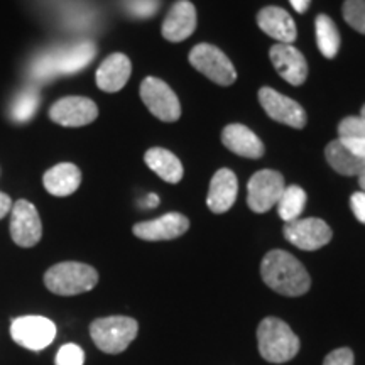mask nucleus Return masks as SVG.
<instances>
[{
  "label": "nucleus",
  "mask_w": 365,
  "mask_h": 365,
  "mask_svg": "<svg viewBox=\"0 0 365 365\" xmlns=\"http://www.w3.org/2000/svg\"><path fill=\"white\" fill-rule=\"evenodd\" d=\"M261 276L271 289L282 296H301L312 286L309 274L294 255L286 250H271L261 264Z\"/></svg>",
  "instance_id": "obj_1"
},
{
  "label": "nucleus",
  "mask_w": 365,
  "mask_h": 365,
  "mask_svg": "<svg viewBox=\"0 0 365 365\" xmlns=\"http://www.w3.org/2000/svg\"><path fill=\"white\" fill-rule=\"evenodd\" d=\"M95 53V44L90 41H81L56 51L41 53L33 61L31 75L39 81H48L56 75H71L88 66Z\"/></svg>",
  "instance_id": "obj_2"
},
{
  "label": "nucleus",
  "mask_w": 365,
  "mask_h": 365,
  "mask_svg": "<svg viewBox=\"0 0 365 365\" xmlns=\"http://www.w3.org/2000/svg\"><path fill=\"white\" fill-rule=\"evenodd\" d=\"M257 344L262 359L271 364H284L299 352V339L279 318H264L257 328Z\"/></svg>",
  "instance_id": "obj_3"
},
{
  "label": "nucleus",
  "mask_w": 365,
  "mask_h": 365,
  "mask_svg": "<svg viewBox=\"0 0 365 365\" xmlns=\"http://www.w3.org/2000/svg\"><path fill=\"white\" fill-rule=\"evenodd\" d=\"M98 282V272L88 264L59 262L44 274V284L59 296H76L88 293Z\"/></svg>",
  "instance_id": "obj_4"
},
{
  "label": "nucleus",
  "mask_w": 365,
  "mask_h": 365,
  "mask_svg": "<svg viewBox=\"0 0 365 365\" xmlns=\"http://www.w3.org/2000/svg\"><path fill=\"white\" fill-rule=\"evenodd\" d=\"M139 331V325L129 317H107L95 319L90 335L95 345L105 354H120L129 346Z\"/></svg>",
  "instance_id": "obj_5"
},
{
  "label": "nucleus",
  "mask_w": 365,
  "mask_h": 365,
  "mask_svg": "<svg viewBox=\"0 0 365 365\" xmlns=\"http://www.w3.org/2000/svg\"><path fill=\"white\" fill-rule=\"evenodd\" d=\"M190 63L207 78L222 86L232 85L237 80L234 63L217 46L205 43L195 46L190 53Z\"/></svg>",
  "instance_id": "obj_6"
},
{
  "label": "nucleus",
  "mask_w": 365,
  "mask_h": 365,
  "mask_svg": "<svg viewBox=\"0 0 365 365\" xmlns=\"http://www.w3.org/2000/svg\"><path fill=\"white\" fill-rule=\"evenodd\" d=\"M11 336L24 349L39 352L53 344L56 336V325L49 318L39 314L19 317L11 323Z\"/></svg>",
  "instance_id": "obj_7"
},
{
  "label": "nucleus",
  "mask_w": 365,
  "mask_h": 365,
  "mask_svg": "<svg viewBox=\"0 0 365 365\" xmlns=\"http://www.w3.org/2000/svg\"><path fill=\"white\" fill-rule=\"evenodd\" d=\"M140 98L149 112L163 122H176L181 117V103L166 81L148 76L140 83Z\"/></svg>",
  "instance_id": "obj_8"
},
{
  "label": "nucleus",
  "mask_w": 365,
  "mask_h": 365,
  "mask_svg": "<svg viewBox=\"0 0 365 365\" xmlns=\"http://www.w3.org/2000/svg\"><path fill=\"white\" fill-rule=\"evenodd\" d=\"M286 188L284 178L281 173L262 170L249 180L247 205L255 213H266L279 202L282 191Z\"/></svg>",
  "instance_id": "obj_9"
},
{
  "label": "nucleus",
  "mask_w": 365,
  "mask_h": 365,
  "mask_svg": "<svg viewBox=\"0 0 365 365\" xmlns=\"http://www.w3.org/2000/svg\"><path fill=\"white\" fill-rule=\"evenodd\" d=\"M11 235L19 247H34L43 237V223L38 210L27 200H19L12 205Z\"/></svg>",
  "instance_id": "obj_10"
},
{
  "label": "nucleus",
  "mask_w": 365,
  "mask_h": 365,
  "mask_svg": "<svg viewBox=\"0 0 365 365\" xmlns=\"http://www.w3.org/2000/svg\"><path fill=\"white\" fill-rule=\"evenodd\" d=\"M259 100L272 120L293 127V129H303L307 125V112L293 98L286 97L269 86H264L259 90Z\"/></svg>",
  "instance_id": "obj_11"
},
{
  "label": "nucleus",
  "mask_w": 365,
  "mask_h": 365,
  "mask_svg": "<svg viewBox=\"0 0 365 365\" xmlns=\"http://www.w3.org/2000/svg\"><path fill=\"white\" fill-rule=\"evenodd\" d=\"M284 237L301 250H317L331 240V228L322 218H298L286 223Z\"/></svg>",
  "instance_id": "obj_12"
},
{
  "label": "nucleus",
  "mask_w": 365,
  "mask_h": 365,
  "mask_svg": "<svg viewBox=\"0 0 365 365\" xmlns=\"http://www.w3.org/2000/svg\"><path fill=\"white\" fill-rule=\"evenodd\" d=\"M49 117L65 127L88 125L98 117V107L86 97H65L49 108Z\"/></svg>",
  "instance_id": "obj_13"
},
{
  "label": "nucleus",
  "mask_w": 365,
  "mask_h": 365,
  "mask_svg": "<svg viewBox=\"0 0 365 365\" xmlns=\"http://www.w3.org/2000/svg\"><path fill=\"white\" fill-rule=\"evenodd\" d=\"M190 228V220L181 213H166V215L154 218L149 222L135 223L132 232L139 239L148 242H159V240H173L186 234Z\"/></svg>",
  "instance_id": "obj_14"
},
{
  "label": "nucleus",
  "mask_w": 365,
  "mask_h": 365,
  "mask_svg": "<svg viewBox=\"0 0 365 365\" xmlns=\"http://www.w3.org/2000/svg\"><path fill=\"white\" fill-rule=\"evenodd\" d=\"M271 61L276 71L287 83L299 86L307 81L308 65L307 59L293 44H274L271 48Z\"/></svg>",
  "instance_id": "obj_15"
},
{
  "label": "nucleus",
  "mask_w": 365,
  "mask_h": 365,
  "mask_svg": "<svg viewBox=\"0 0 365 365\" xmlns=\"http://www.w3.org/2000/svg\"><path fill=\"white\" fill-rule=\"evenodd\" d=\"M196 29V9L190 0H178L163 22V38L171 43L188 39Z\"/></svg>",
  "instance_id": "obj_16"
},
{
  "label": "nucleus",
  "mask_w": 365,
  "mask_h": 365,
  "mask_svg": "<svg viewBox=\"0 0 365 365\" xmlns=\"http://www.w3.org/2000/svg\"><path fill=\"white\" fill-rule=\"evenodd\" d=\"M239 191V181L234 171L218 170L210 182V190L207 196V205L213 213H225L234 207Z\"/></svg>",
  "instance_id": "obj_17"
},
{
  "label": "nucleus",
  "mask_w": 365,
  "mask_h": 365,
  "mask_svg": "<svg viewBox=\"0 0 365 365\" xmlns=\"http://www.w3.org/2000/svg\"><path fill=\"white\" fill-rule=\"evenodd\" d=\"M257 24L269 38L281 44H293L296 41V26L293 17L281 7H264L257 14Z\"/></svg>",
  "instance_id": "obj_18"
},
{
  "label": "nucleus",
  "mask_w": 365,
  "mask_h": 365,
  "mask_svg": "<svg viewBox=\"0 0 365 365\" xmlns=\"http://www.w3.org/2000/svg\"><path fill=\"white\" fill-rule=\"evenodd\" d=\"M132 65L130 59L122 53H113L107 59H103L102 65L97 70V85L100 90L107 93H115L122 90L130 78Z\"/></svg>",
  "instance_id": "obj_19"
},
{
  "label": "nucleus",
  "mask_w": 365,
  "mask_h": 365,
  "mask_svg": "<svg viewBox=\"0 0 365 365\" xmlns=\"http://www.w3.org/2000/svg\"><path fill=\"white\" fill-rule=\"evenodd\" d=\"M222 143L237 156L257 159L262 158L264 144L252 130L242 124H230L222 132Z\"/></svg>",
  "instance_id": "obj_20"
},
{
  "label": "nucleus",
  "mask_w": 365,
  "mask_h": 365,
  "mask_svg": "<svg viewBox=\"0 0 365 365\" xmlns=\"http://www.w3.org/2000/svg\"><path fill=\"white\" fill-rule=\"evenodd\" d=\"M44 188L53 196H70L80 188L81 185V171L76 164L61 163L46 171L43 178Z\"/></svg>",
  "instance_id": "obj_21"
},
{
  "label": "nucleus",
  "mask_w": 365,
  "mask_h": 365,
  "mask_svg": "<svg viewBox=\"0 0 365 365\" xmlns=\"http://www.w3.org/2000/svg\"><path fill=\"white\" fill-rule=\"evenodd\" d=\"M327 161L339 175L362 176L365 175V156H359L349 150L339 139L331 140L325 149Z\"/></svg>",
  "instance_id": "obj_22"
},
{
  "label": "nucleus",
  "mask_w": 365,
  "mask_h": 365,
  "mask_svg": "<svg viewBox=\"0 0 365 365\" xmlns=\"http://www.w3.org/2000/svg\"><path fill=\"white\" fill-rule=\"evenodd\" d=\"M145 164L149 166L150 171H154L156 175L171 185L181 181L182 178V164L180 158H176L171 150L164 148H153L145 153L144 156Z\"/></svg>",
  "instance_id": "obj_23"
},
{
  "label": "nucleus",
  "mask_w": 365,
  "mask_h": 365,
  "mask_svg": "<svg viewBox=\"0 0 365 365\" xmlns=\"http://www.w3.org/2000/svg\"><path fill=\"white\" fill-rule=\"evenodd\" d=\"M339 140L354 154L365 156V118L346 117L339 125Z\"/></svg>",
  "instance_id": "obj_24"
},
{
  "label": "nucleus",
  "mask_w": 365,
  "mask_h": 365,
  "mask_svg": "<svg viewBox=\"0 0 365 365\" xmlns=\"http://www.w3.org/2000/svg\"><path fill=\"white\" fill-rule=\"evenodd\" d=\"M314 31H317V43L318 49L328 59L335 58L340 49V33L336 29L335 22L325 14H319L314 21Z\"/></svg>",
  "instance_id": "obj_25"
},
{
  "label": "nucleus",
  "mask_w": 365,
  "mask_h": 365,
  "mask_svg": "<svg viewBox=\"0 0 365 365\" xmlns=\"http://www.w3.org/2000/svg\"><path fill=\"white\" fill-rule=\"evenodd\" d=\"M304 205H307V191L299 186H286L277 202V212L282 220L289 223L301 218Z\"/></svg>",
  "instance_id": "obj_26"
},
{
  "label": "nucleus",
  "mask_w": 365,
  "mask_h": 365,
  "mask_svg": "<svg viewBox=\"0 0 365 365\" xmlns=\"http://www.w3.org/2000/svg\"><path fill=\"white\" fill-rule=\"evenodd\" d=\"M39 107V93L34 88H26L17 95L12 103V118L16 122H27L33 118V115Z\"/></svg>",
  "instance_id": "obj_27"
},
{
  "label": "nucleus",
  "mask_w": 365,
  "mask_h": 365,
  "mask_svg": "<svg viewBox=\"0 0 365 365\" xmlns=\"http://www.w3.org/2000/svg\"><path fill=\"white\" fill-rule=\"evenodd\" d=\"M344 19L360 34H365V0H345Z\"/></svg>",
  "instance_id": "obj_28"
},
{
  "label": "nucleus",
  "mask_w": 365,
  "mask_h": 365,
  "mask_svg": "<svg viewBox=\"0 0 365 365\" xmlns=\"http://www.w3.org/2000/svg\"><path fill=\"white\" fill-rule=\"evenodd\" d=\"M56 365H83L85 364V352L81 346L76 344H66L58 350L56 359H54Z\"/></svg>",
  "instance_id": "obj_29"
},
{
  "label": "nucleus",
  "mask_w": 365,
  "mask_h": 365,
  "mask_svg": "<svg viewBox=\"0 0 365 365\" xmlns=\"http://www.w3.org/2000/svg\"><path fill=\"white\" fill-rule=\"evenodd\" d=\"M125 11L130 16L145 19V17L154 16L159 9V0H124Z\"/></svg>",
  "instance_id": "obj_30"
},
{
  "label": "nucleus",
  "mask_w": 365,
  "mask_h": 365,
  "mask_svg": "<svg viewBox=\"0 0 365 365\" xmlns=\"http://www.w3.org/2000/svg\"><path fill=\"white\" fill-rule=\"evenodd\" d=\"M323 365H354V352L350 349H336L325 357Z\"/></svg>",
  "instance_id": "obj_31"
},
{
  "label": "nucleus",
  "mask_w": 365,
  "mask_h": 365,
  "mask_svg": "<svg viewBox=\"0 0 365 365\" xmlns=\"http://www.w3.org/2000/svg\"><path fill=\"white\" fill-rule=\"evenodd\" d=\"M350 207H352L355 218L365 225V193L364 191H357V193L352 195V198H350Z\"/></svg>",
  "instance_id": "obj_32"
},
{
  "label": "nucleus",
  "mask_w": 365,
  "mask_h": 365,
  "mask_svg": "<svg viewBox=\"0 0 365 365\" xmlns=\"http://www.w3.org/2000/svg\"><path fill=\"white\" fill-rule=\"evenodd\" d=\"M12 210V200L6 193H0V218H4Z\"/></svg>",
  "instance_id": "obj_33"
},
{
  "label": "nucleus",
  "mask_w": 365,
  "mask_h": 365,
  "mask_svg": "<svg viewBox=\"0 0 365 365\" xmlns=\"http://www.w3.org/2000/svg\"><path fill=\"white\" fill-rule=\"evenodd\" d=\"M289 2H291V6H293V9H294L296 12L303 14V12L308 11V7H309V4H312V0H289Z\"/></svg>",
  "instance_id": "obj_34"
},
{
  "label": "nucleus",
  "mask_w": 365,
  "mask_h": 365,
  "mask_svg": "<svg viewBox=\"0 0 365 365\" xmlns=\"http://www.w3.org/2000/svg\"><path fill=\"white\" fill-rule=\"evenodd\" d=\"M158 203H159L158 196H156V195H149V196H148V202H145V207H149V208L158 207Z\"/></svg>",
  "instance_id": "obj_35"
},
{
  "label": "nucleus",
  "mask_w": 365,
  "mask_h": 365,
  "mask_svg": "<svg viewBox=\"0 0 365 365\" xmlns=\"http://www.w3.org/2000/svg\"><path fill=\"white\" fill-rule=\"evenodd\" d=\"M359 185H360V188H362V191L365 193V175L359 176Z\"/></svg>",
  "instance_id": "obj_36"
},
{
  "label": "nucleus",
  "mask_w": 365,
  "mask_h": 365,
  "mask_svg": "<svg viewBox=\"0 0 365 365\" xmlns=\"http://www.w3.org/2000/svg\"><path fill=\"white\" fill-rule=\"evenodd\" d=\"M360 117H364V118H365V105L362 107V112H360Z\"/></svg>",
  "instance_id": "obj_37"
}]
</instances>
